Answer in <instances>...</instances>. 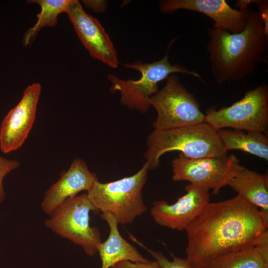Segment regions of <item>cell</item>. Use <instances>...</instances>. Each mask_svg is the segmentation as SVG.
<instances>
[{
    "mask_svg": "<svg viewBox=\"0 0 268 268\" xmlns=\"http://www.w3.org/2000/svg\"><path fill=\"white\" fill-rule=\"evenodd\" d=\"M227 186L258 208L268 218V177L243 166Z\"/></svg>",
    "mask_w": 268,
    "mask_h": 268,
    "instance_id": "16",
    "label": "cell"
},
{
    "mask_svg": "<svg viewBox=\"0 0 268 268\" xmlns=\"http://www.w3.org/2000/svg\"><path fill=\"white\" fill-rule=\"evenodd\" d=\"M133 241L146 250L155 259L160 268H194L191 263L186 258H181L171 254L172 261H169L161 252L150 250L131 234Z\"/></svg>",
    "mask_w": 268,
    "mask_h": 268,
    "instance_id": "20",
    "label": "cell"
},
{
    "mask_svg": "<svg viewBox=\"0 0 268 268\" xmlns=\"http://www.w3.org/2000/svg\"><path fill=\"white\" fill-rule=\"evenodd\" d=\"M258 5V13L262 19L266 34L268 35V1L258 0L256 3Z\"/></svg>",
    "mask_w": 268,
    "mask_h": 268,
    "instance_id": "24",
    "label": "cell"
},
{
    "mask_svg": "<svg viewBox=\"0 0 268 268\" xmlns=\"http://www.w3.org/2000/svg\"><path fill=\"white\" fill-rule=\"evenodd\" d=\"M19 166L20 163L17 160L8 159L0 155V202H2L6 198L3 185L4 177Z\"/></svg>",
    "mask_w": 268,
    "mask_h": 268,
    "instance_id": "21",
    "label": "cell"
},
{
    "mask_svg": "<svg viewBox=\"0 0 268 268\" xmlns=\"http://www.w3.org/2000/svg\"><path fill=\"white\" fill-rule=\"evenodd\" d=\"M66 13L91 56L110 67L117 68L119 66L117 52L99 21L87 13L77 0H71Z\"/></svg>",
    "mask_w": 268,
    "mask_h": 268,
    "instance_id": "12",
    "label": "cell"
},
{
    "mask_svg": "<svg viewBox=\"0 0 268 268\" xmlns=\"http://www.w3.org/2000/svg\"><path fill=\"white\" fill-rule=\"evenodd\" d=\"M268 227V218L238 194L209 202L185 230L186 259L194 268H206L221 254L255 246Z\"/></svg>",
    "mask_w": 268,
    "mask_h": 268,
    "instance_id": "1",
    "label": "cell"
},
{
    "mask_svg": "<svg viewBox=\"0 0 268 268\" xmlns=\"http://www.w3.org/2000/svg\"><path fill=\"white\" fill-rule=\"evenodd\" d=\"M206 268H268L256 246L229 252L214 259Z\"/></svg>",
    "mask_w": 268,
    "mask_h": 268,
    "instance_id": "19",
    "label": "cell"
},
{
    "mask_svg": "<svg viewBox=\"0 0 268 268\" xmlns=\"http://www.w3.org/2000/svg\"><path fill=\"white\" fill-rule=\"evenodd\" d=\"M148 170L144 163L132 176L108 183L98 180L88 197L98 212L111 214L119 224H131L147 211L142 192Z\"/></svg>",
    "mask_w": 268,
    "mask_h": 268,
    "instance_id": "4",
    "label": "cell"
},
{
    "mask_svg": "<svg viewBox=\"0 0 268 268\" xmlns=\"http://www.w3.org/2000/svg\"><path fill=\"white\" fill-rule=\"evenodd\" d=\"M225 149L241 150L268 161V137L260 132L237 130L217 131Z\"/></svg>",
    "mask_w": 268,
    "mask_h": 268,
    "instance_id": "17",
    "label": "cell"
},
{
    "mask_svg": "<svg viewBox=\"0 0 268 268\" xmlns=\"http://www.w3.org/2000/svg\"><path fill=\"white\" fill-rule=\"evenodd\" d=\"M186 193L173 204L164 200L153 202L151 215L157 224L179 231H185L210 202L209 190L189 184Z\"/></svg>",
    "mask_w": 268,
    "mask_h": 268,
    "instance_id": "11",
    "label": "cell"
},
{
    "mask_svg": "<svg viewBox=\"0 0 268 268\" xmlns=\"http://www.w3.org/2000/svg\"><path fill=\"white\" fill-rule=\"evenodd\" d=\"M124 66L139 71L141 76L136 80H125L110 74L108 78L112 83L110 91L119 92L120 103L122 105L130 110L142 114L149 110L151 106L150 99L158 91V83L166 79L170 75L179 72L189 74L204 82L198 72L189 70L181 65L171 64L168 53L162 59L156 62L143 63L137 61L131 64H125Z\"/></svg>",
    "mask_w": 268,
    "mask_h": 268,
    "instance_id": "5",
    "label": "cell"
},
{
    "mask_svg": "<svg viewBox=\"0 0 268 268\" xmlns=\"http://www.w3.org/2000/svg\"><path fill=\"white\" fill-rule=\"evenodd\" d=\"M100 217L107 223L110 229L107 239L101 242L97 248L102 263L101 268H112L123 261L135 263H147L149 261L121 236L118 229L119 223L113 215L101 213Z\"/></svg>",
    "mask_w": 268,
    "mask_h": 268,
    "instance_id": "15",
    "label": "cell"
},
{
    "mask_svg": "<svg viewBox=\"0 0 268 268\" xmlns=\"http://www.w3.org/2000/svg\"><path fill=\"white\" fill-rule=\"evenodd\" d=\"M145 163L148 170L160 164L165 153L178 151L189 158L220 157L227 152L220 139L217 131L204 122L168 130H153L146 140Z\"/></svg>",
    "mask_w": 268,
    "mask_h": 268,
    "instance_id": "3",
    "label": "cell"
},
{
    "mask_svg": "<svg viewBox=\"0 0 268 268\" xmlns=\"http://www.w3.org/2000/svg\"><path fill=\"white\" fill-rule=\"evenodd\" d=\"M205 116V122L216 131L230 128L268 135V84L263 83L248 90L243 98L228 107L209 108Z\"/></svg>",
    "mask_w": 268,
    "mask_h": 268,
    "instance_id": "7",
    "label": "cell"
},
{
    "mask_svg": "<svg viewBox=\"0 0 268 268\" xmlns=\"http://www.w3.org/2000/svg\"><path fill=\"white\" fill-rule=\"evenodd\" d=\"M112 268H160L155 260L147 263H135L123 261L116 264Z\"/></svg>",
    "mask_w": 268,
    "mask_h": 268,
    "instance_id": "22",
    "label": "cell"
},
{
    "mask_svg": "<svg viewBox=\"0 0 268 268\" xmlns=\"http://www.w3.org/2000/svg\"><path fill=\"white\" fill-rule=\"evenodd\" d=\"M41 92L39 83H34L24 91L19 103L4 117L0 127V149L8 153L24 144L34 123Z\"/></svg>",
    "mask_w": 268,
    "mask_h": 268,
    "instance_id": "10",
    "label": "cell"
},
{
    "mask_svg": "<svg viewBox=\"0 0 268 268\" xmlns=\"http://www.w3.org/2000/svg\"><path fill=\"white\" fill-rule=\"evenodd\" d=\"M164 86L150 99L157 113L152 124L154 130H168L205 122V114L195 96L173 73L167 77Z\"/></svg>",
    "mask_w": 268,
    "mask_h": 268,
    "instance_id": "8",
    "label": "cell"
},
{
    "mask_svg": "<svg viewBox=\"0 0 268 268\" xmlns=\"http://www.w3.org/2000/svg\"><path fill=\"white\" fill-rule=\"evenodd\" d=\"M91 211L98 212L87 193L68 199L49 215L45 226L60 237L81 247L93 256L101 242L99 229L90 224Z\"/></svg>",
    "mask_w": 268,
    "mask_h": 268,
    "instance_id": "6",
    "label": "cell"
},
{
    "mask_svg": "<svg viewBox=\"0 0 268 268\" xmlns=\"http://www.w3.org/2000/svg\"><path fill=\"white\" fill-rule=\"evenodd\" d=\"M206 46L215 82L239 81L254 74L268 59V35L257 11L250 9L245 28L232 33L210 28Z\"/></svg>",
    "mask_w": 268,
    "mask_h": 268,
    "instance_id": "2",
    "label": "cell"
},
{
    "mask_svg": "<svg viewBox=\"0 0 268 268\" xmlns=\"http://www.w3.org/2000/svg\"><path fill=\"white\" fill-rule=\"evenodd\" d=\"M172 180L186 181L217 195L243 166L234 154L220 157L189 158L179 153L172 161Z\"/></svg>",
    "mask_w": 268,
    "mask_h": 268,
    "instance_id": "9",
    "label": "cell"
},
{
    "mask_svg": "<svg viewBox=\"0 0 268 268\" xmlns=\"http://www.w3.org/2000/svg\"><path fill=\"white\" fill-rule=\"evenodd\" d=\"M162 13H171L183 9L202 13L214 23L213 28L239 33L246 27L250 9H234L225 0H163L160 2Z\"/></svg>",
    "mask_w": 268,
    "mask_h": 268,
    "instance_id": "13",
    "label": "cell"
},
{
    "mask_svg": "<svg viewBox=\"0 0 268 268\" xmlns=\"http://www.w3.org/2000/svg\"><path fill=\"white\" fill-rule=\"evenodd\" d=\"M82 2L88 7L97 12L106 10L107 2L105 0H82Z\"/></svg>",
    "mask_w": 268,
    "mask_h": 268,
    "instance_id": "25",
    "label": "cell"
},
{
    "mask_svg": "<svg viewBox=\"0 0 268 268\" xmlns=\"http://www.w3.org/2000/svg\"><path fill=\"white\" fill-rule=\"evenodd\" d=\"M258 0H238L236 1L235 6L239 10H243L252 3H256Z\"/></svg>",
    "mask_w": 268,
    "mask_h": 268,
    "instance_id": "26",
    "label": "cell"
},
{
    "mask_svg": "<svg viewBox=\"0 0 268 268\" xmlns=\"http://www.w3.org/2000/svg\"><path fill=\"white\" fill-rule=\"evenodd\" d=\"M71 0H33L30 3H36L41 6V10L37 15L35 24L24 33L23 45L27 47L34 41L41 28L44 27H55L58 23V17L62 13L67 12Z\"/></svg>",
    "mask_w": 268,
    "mask_h": 268,
    "instance_id": "18",
    "label": "cell"
},
{
    "mask_svg": "<svg viewBox=\"0 0 268 268\" xmlns=\"http://www.w3.org/2000/svg\"><path fill=\"white\" fill-rule=\"evenodd\" d=\"M98 180L83 159L74 158L67 170L61 173L59 179L45 192L40 205L42 211L49 215L67 200L82 191L88 192Z\"/></svg>",
    "mask_w": 268,
    "mask_h": 268,
    "instance_id": "14",
    "label": "cell"
},
{
    "mask_svg": "<svg viewBox=\"0 0 268 268\" xmlns=\"http://www.w3.org/2000/svg\"><path fill=\"white\" fill-rule=\"evenodd\" d=\"M264 262L268 264V230L266 231L261 236L255 246Z\"/></svg>",
    "mask_w": 268,
    "mask_h": 268,
    "instance_id": "23",
    "label": "cell"
}]
</instances>
